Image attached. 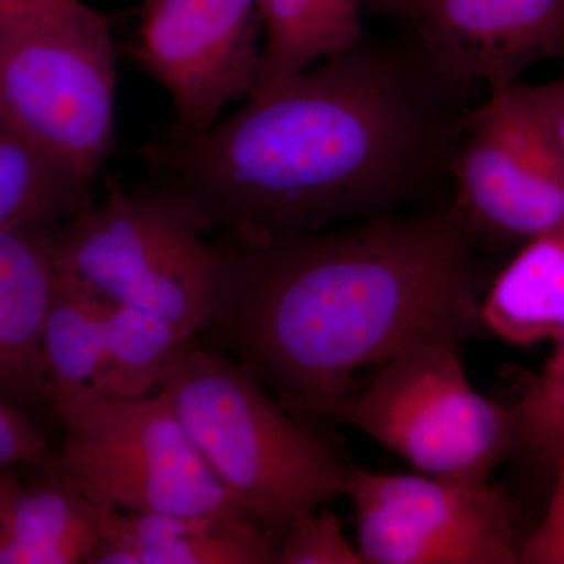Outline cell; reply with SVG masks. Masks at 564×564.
I'll use <instances>...</instances> for the list:
<instances>
[{
    "instance_id": "cell-1",
    "label": "cell",
    "mask_w": 564,
    "mask_h": 564,
    "mask_svg": "<svg viewBox=\"0 0 564 564\" xmlns=\"http://www.w3.org/2000/svg\"><path fill=\"white\" fill-rule=\"evenodd\" d=\"M454 90L414 46L361 40L252 90L206 131L148 143L151 188L239 242L381 217L451 166L464 118L444 106Z\"/></svg>"
},
{
    "instance_id": "cell-2",
    "label": "cell",
    "mask_w": 564,
    "mask_h": 564,
    "mask_svg": "<svg viewBox=\"0 0 564 564\" xmlns=\"http://www.w3.org/2000/svg\"><path fill=\"white\" fill-rule=\"evenodd\" d=\"M477 240L454 210L229 247L207 328L296 414L352 392L359 370L480 328Z\"/></svg>"
},
{
    "instance_id": "cell-3",
    "label": "cell",
    "mask_w": 564,
    "mask_h": 564,
    "mask_svg": "<svg viewBox=\"0 0 564 564\" xmlns=\"http://www.w3.org/2000/svg\"><path fill=\"white\" fill-rule=\"evenodd\" d=\"M159 389L212 473L280 540L303 516L350 492L352 466L223 352L188 340Z\"/></svg>"
},
{
    "instance_id": "cell-4",
    "label": "cell",
    "mask_w": 564,
    "mask_h": 564,
    "mask_svg": "<svg viewBox=\"0 0 564 564\" xmlns=\"http://www.w3.org/2000/svg\"><path fill=\"white\" fill-rule=\"evenodd\" d=\"M110 25L84 0L0 11V132L88 185L115 143Z\"/></svg>"
},
{
    "instance_id": "cell-5",
    "label": "cell",
    "mask_w": 564,
    "mask_h": 564,
    "mask_svg": "<svg viewBox=\"0 0 564 564\" xmlns=\"http://www.w3.org/2000/svg\"><path fill=\"white\" fill-rule=\"evenodd\" d=\"M195 217L150 188L110 187L47 240L58 270L107 303L137 307L195 337L217 315L229 270L228 245L204 239Z\"/></svg>"
},
{
    "instance_id": "cell-6",
    "label": "cell",
    "mask_w": 564,
    "mask_h": 564,
    "mask_svg": "<svg viewBox=\"0 0 564 564\" xmlns=\"http://www.w3.org/2000/svg\"><path fill=\"white\" fill-rule=\"evenodd\" d=\"M462 344L430 340L381 366L372 383L323 406L315 417L361 430L422 474L488 481L516 455L514 408L467 378Z\"/></svg>"
},
{
    "instance_id": "cell-7",
    "label": "cell",
    "mask_w": 564,
    "mask_h": 564,
    "mask_svg": "<svg viewBox=\"0 0 564 564\" xmlns=\"http://www.w3.org/2000/svg\"><path fill=\"white\" fill-rule=\"evenodd\" d=\"M65 432L52 469L93 502L122 511L258 521L212 473L165 392L54 404Z\"/></svg>"
},
{
    "instance_id": "cell-8",
    "label": "cell",
    "mask_w": 564,
    "mask_h": 564,
    "mask_svg": "<svg viewBox=\"0 0 564 564\" xmlns=\"http://www.w3.org/2000/svg\"><path fill=\"white\" fill-rule=\"evenodd\" d=\"M364 564H518L527 534L502 485L352 467Z\"/></svg>"
},
{
    "instance_id": "cell-9",
    "label": "cell",
    "mask_w": 564,
    "mask_h": 564,
    "mask_svg": "<svg viewBox=\"0 0 564 564\" xmlns=\"http://www.w3.org/2000/svg\"><path fill=\"white\" fill-rule=\"evenodd\" d=\"M451 172L454 210L475 240L521 243L564 232V161L502 90L464 115Z\"/></svg>"
},
{
    "instance_id": "cell-10",
    "label": "cell",
    "mask_w": 564,
    "mask_h": 564,
    "mask_svg": "<svg viewBox=\"0 0 564 564\" xmlns=\"http://www.w3.org/2000/svg\"><path fill=\"white\" fill-rule=\"evenodd\" d=\"M259 0H144L135 57L172 101L169 131L195 135L258 77Z\"/></svg>"
},
{
    "instance_id": "cell-11",
    "label": "cell",
    "mask_w": 564,
    "mask_h": 564,
    "mask_svg": "<svg viewBox=\"0 0 564 564\" xmlns=\"http://www.w3.org/2000/svg\"><path fill=\"white\" fill-rule=\"evenodd\" d=\"M402 21L414 50L456 90H502L536 63H564V0H366Z\"/></svg>"
},
{
    "instance_id": "cell-12",
    "label": "cell",
    "mask_w": 564,
    "mask_h": 564,
    "mask_svg": "<svg viewBox=\"0 0 564 564\" xmlns=\"http://www.w3.org/2000/svg\"><path fill=\"white\" fill-rule=\"evenodd\" d=\"M50 226L0 229V399L20 408L51 403L43 337L61 270Z\"/></svg>"
},
{
    "instance_id": "cell-13",
    "label": "cell",
    "mask_w": 564,
    "mask_h": 564,
    "mask_svg": "<svg viewBox=\"0 0 564 564\" xmlns=\"http://www.w3.org/2000/svg\"><path fill=\"white\" fill-rule=\"evenodd\" d=\"M41 470V480L11 485L0 564H88L101 543L90 499L52 467Z\"/></svg>"
},
{
    "instance_id": "cell-14",
    "label": "cell",
    "mask_w": 564,
    "mask_h": 564,
    "mask_svg": "<svg viewBox=\"0 0 564 564\" xmlns=\"http://www.w3.org/2000/svg\"><path fill=\"white\" fill-rule=\"evenodd\" d=\"M480 322L518 347L564 336V232L521 245L481 300Z\"/></svg>"
},
{
    "instance_id": "cell-15",
    "label": "cell",
    "mask_w": 564,
    "mask_h": 564,
    "mask_svg": "<svg viewBox=\"0 0 564 564\" xmlns=\"http://www.w3.org/2000/svg\"><path fill=\"white\" fill-rule=\"evenodd\" d=\"M362 3L364 0H259L265 41L252 90L289 79L356 46L362 40Z\"/></svg>"
},
{
    "instance_id": "cell-16",
    "label": "cell",
    "mask_w": 564,
    "mask_h": 564,
    "mask_svg": "<svg viewBox=\"0 0 564 564\" xmlns=\"http://www.w3.org/2000/svg\"><path fill=\"white\" fill-rule=\"evenodd\" d=\"M192 339L158 315L107 303L101 372L91 400H135L159 391L173 356Z\"/></svg>"
},
{
    "instance_id": "cell-17",
    "label": "cell",
    "mask_w": 564,
    "mask_h": 564,
    "mask_svg": "<svg viewBox=\"0 0 564 564\" xmlns=\"http://www.w3.org/2000/svg\"><path fill=\"white\" fill-rule=\"evenodd\" d=\"M107 302L61 272L43 337L52 406L95 397L104 352Z\"/></svg>"
},
{
    "instance_id": "cell-18",
    "label": "cell",
    "mask_w": 564,
    "mask_h": 564,
    "mask_svg": "<svg viewBox=\"0 0 564 564\" xmlns=\"http://www.w3.org/2000/svg\"><path fill=\"white\" fill-rule=\"evenodd\" d=\"M90 187L0 132V229L51 226L91 203Z\"/></svg>"
},
{
    "instance_id": "cell-19",
    "label": "cell",
    "mask_w": 564,
    "mask_h": 564,
    "mask_svg": "<svg viewBox=\"0 0 564 564\" xmlns=\"http://www.w3.org/2000/svg\"><path fill=\"white\" fill-rule=\"evenodd\" d=\"M534 378L525 395L514 404L518 447L538 469H554L564 452V336Z\"/></svg>"
},
{
    "instance_id": "cell-20",
    "label": "cell",
    "mask_w": 564,
    "mask_h": 564,
    "mask_svg": "<svg viewBox=\"0 0 564 564\" xmlns=\"http://www.w3.org/2000/svg\"><path fill=\"white\" fill-rule=\"evenodd\" d=\"M278 564H364L329 510L311 511L281 538Z\"/></svg>"
},
{
    "instance_id": "cell-21",
    "label": "cell",
    "mask_w": 564,
    "mask_h": 564,
    "mask_svg": "<svg viewBox=\"0 0 564 564\" xmlns=\"http://www.w3.org/2000/svg\"><path fill=\"white\" fill-rule=\"evenodd\" d=\"M505 91L525 111L564 161V70L554 80L536 85L518 80Z\"/></svg>"
},
{
    "instance_id": "cell-22",
    "label": "cell",
    "mask_w": 564,
    "mask_h": 564,
    "mask_svg": "<svg viewBox=\"0 0 564 564\" xmlns=\"http://www.w3.org/2000/svg\"><path fill=\"white\" fill-rule=\"evenodd\" d=\"M54 458L46 436L21 413L20 408L0 399V469L14 464L46 469Z\"/></svg>"
},
{
    "instance_id": "cell-23",
    "label": "cell",
    "mask_w": 564,
    "mask_h": 564,
    "mask_svg": "<svg viewBox=\"0 0 564 564\" xmlns=\"http://www.w3.org/2000/svg\"><path fill=\"white\" fill-rule=\"evenodd\" d=\"M552 470L554 492L540 525L527 534L521 563L564 564V452Z\"/></svg>"
},
{
    "instance_id": "cell-24",
    "label": "cell",
    "mask_w": 564,
    "mask_h": 564,
    "mask_svg": "<svg viewBox=\"0 0 564 564\" xmlns=\"http://www.w3.org/2000/svg\"><path fill=\"white\" fill-rule=\"evenodd\" d=\"M13 481L14 478L10 477V475L6 473V469H0V530H2L3 510H6L7 499H9V492Z\"/></svg>"
},
{
    "instance_id": "cell-25",
    "label": "cell",
    "mask_w": 564,
    "mask_h": 564,
    "mask_svg": "<svg viewBox=\"0 0 564 564\" xmlns=\"http://www.w3.org/2000/svg\"><path fill=\"white\" fill-rule=\"evenodd\" d=\"M51 0H0V11H17L43 6Z\"/></svg>"
}]
</instances>
